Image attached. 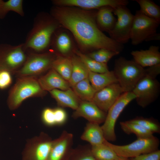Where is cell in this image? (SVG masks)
<instances>
[{"instance_id":"ac0fdd59","label":"cell","mask_w":160,"mask_h":160,"mask_svg":"<svg viewBox=\"0 0 160 160\" xmlns=\"http://www.w3.org/2000/svg\"><path fill=\"white\" fill-rule=\"evenodd\" d=\"M159 46L151 45L146 50L132 51L131 54L134 60L142 67H149L160 64Z\"/></svg>"},{"instance_id":"1f68e13d","label":"cell","mask_w":160,"mask_h":160,"mask_svg":"<svg viewBox=\"0 0 160 160\" xmlns=\"http://www.w3.org/2000/svg\"><path fill=\"white\" fill-rule=\"evenodd\" d=\"M128 121L139 125L153 134L160 132V124L154 118L137 117Z\"/></svg>"},{"instance_id":"cb8c5ba5","label":"cell","mask_w":160,"mask_h":160,"mask_svg":"<svg viewBox=\"0 0 160 160\" xmlns=\"http://www.w3.org/2000/svg\"><path fill=\"white\" fill-rule=\"evenodd\" d=\"M72 67L70 56H65L56 54L52 63L51 68L68 81L71 76Z\"/></svg>"},{"instance_id":"ba28073f","label":"cell","mask_w":160,"mask_h":160,"mask_svg":"<svg viewBox=\"0 0 160 160\" xmlns=\"http://www.w3.org/2000/svg\"><path fill=\"white\" fill-rule=\"evenodd\" d=\"M27 57L23 44L17 45L0 44V71L15 73L23 65Z\"/></svg>"},{"instance_id":"74e56055","label":"cell","mask_w":160,"mask_h":160,"mask_svg":"<svg viewBox=\"0 0 160 160\" xmlns=\"http://www.w3.org/2000/svg\"><path fill=\"white\" fill-rule=\"evenodd\" d=\"M132 160H160V151L158 149L143 154L132 158Z\"/></svg>"},{"instance_id":"484cf974","label":"cell","mask_w":160,"mask_h":160,"mask_svg":"<svg viewBox=\"0 0 160 160\" xmlns=\"http://www.w3.org/2000/svg\"><path fill=\"white\" fill-rule=\"evenodd\" d=\"M54 47L63 56H67L72 51L73 52V44L70 35L66 32H62L57 34L54 41Z\"/></svg>"},{"instance_id":"9a60e30c","label":"cell","mask_w":160,"mask_h":160,"mask_svg":"<svg viewBox=\"0 0 160 160\" xmlns=\"http://www.w3.org/2000/svg\"><path fill=\"white\" fill-rule=\"evenodd\" d=\"M107 113L99 108L92 102L81 100L72 116L75 119L82 117L89 122L100 124L104 122Z\"/></svg>"},{"instance_id":"8d00e7d4","label":"cell","mask_w":160,"mask_h":160,"mask_svg":"<svg viewBox=\"0 0 160 160\" xmlns=\"http://www.w3.org/2000/svg\"><path fill=\"white\" fill-rule=\"evenodd\" d=\"M12 82L11 73L6 71H0V89L7 88Z\"/></svg>"},{"instance_id":"9c48e42d","label":"cell","mask_w":160,"mask_h":160,"mask_svg":"<svg viewBox=\"0 0 160 160\" xmlns=\"http://www.w3.org/2000/svg\"><path fill=\"white\" fill-rule=\"evenodd\" d=\"M56 56L52 52L31 53L27 56L25 63L15 74L18 77H35L51 69Z\"/></svg>"},{"instance_id":"d590c367","label":"cell","mask_w":160,"mask_h":160,"mask_svg":"<svg viewBox=\"0 0 160 160\" xmlns=\"http://www.w3.org/2000/svg\"><path fill=\"white\" fill-rule=\"evenodd\" d=\"M56 125H61L66 121L67 115L65 111L60 107L54 109Z\"/></svg>"},{"instance_id":"3957f363","label":"cell","mask_w":160,"mask_h":160,"mask_svg":"<svg viewBox=\"0 0 160 160\" xmlns=\"http://www.w3.org/2000/svg\"><path fill=\"white\" fill-rule=\"evenodd\" d=\"M46 92L41 88L36 77H18L16 82L9 91L7 99L9 108H17L25 99L31 97L44 96Z\"/></svg>"},{"instance_id":"f546056e","label":"cell","mask_w":160,"mask_h":160,"mask_svg":"<svg viewBox=\"0 0 160 160\" xmlns=\"http://www.w3.org/2000/svg\"><path fill=\"white\" fill-rule=\"evenodd\" d=\"M120 124L121 129L124 132L128 135L134 134L137 138L149 137L153 136V134L140 126L128 120L121 121Z\"/></svg>"},{"instance_id":"d4e9b609","label":"cell","mask_w":160,"mask_h":160,"mask_svg":"<svg viewBox=\"0 0 160 160\" xmlns=\"http://www.w3.org/2000/svg\"><path fill=\"white\" fill-rule=\"evenodd\" d=\"M72 88L81 101H92L97 92L91 85L88 77L77 83Z\"/></svg>"},{"instance_id":"6da1fadb","label":"cell","mask_w":160,"mask_h":160,"mask_svg":"<svg viewBox=\"0 0 160 160\" xmlns=\"http://www.w3.org/2000/svg\"><path fill=\"white\" fill-rule=\"evenodd\" d=\"M96 12L56 6L52 9L51 15L60 25L71 32L81 49L92 51L104 48L120 53L123 44L107 36L100 29L96 21Z\"/></svg>"},{"instance_id":"2e32d148","label":"cell","mask_w":160,"mask_h":160,"mask_svg":"<svg viewBox=\"0 0 160 160\" xmlns=\"http://www.w3.org/2000/svg\"><path fill=\"white\" fill-rule=\"evenodd\" d=\"M73 140V135L64 131L58 138L53 140L48 160H62L71 150Z\"/></svg>"},{"instance_id":"ab89813d","label":"cell","mask_w":160,"mask_h":160,"mask_svg":"<svg viewBox=\"0 0 160 160\" xmlns=\"http://www.w3.org/2000/svg\"><path fill=\"white\" fill-rule=\"evenodd\" d=\"M115 160H128L127 158H126L124 157H122L120 156L118 157Z\"/></svg>"},{"instance_id":"83f0119b","label":"cell","mask_w":160,"mask_h":160,"mask_svg":"<svg viewBox=\"0 0 160 160\" xmlns=\"http://www.w3.org/2000/svg\"><path fill=\"white\" fill-rule=\"evenodd\" d=\"M92 156L97 160H115L118 157L115 152L104 142L95 145H90Z\"/></svg>"},{"instance_id":"60d3db41","label":"cell","mask_w":160,"mask_h":160,"mask_svg":"<svg viewBox=\"0 0 160 160\" xmlns=\"http://www.w3.org/2000/svg\"><path fill=\"white\" fill-rule=\"evenodd\" d=\"M3 1H3V0H0V7L1 6V5L2 4V3L3 2Z\"/></svg>"},{"instance_id":"d6a6232c","label":"cell","mask_w":160,"mask_h":160,"mask_svg":"<svg viewBox=\"0 0 160 160\" xmlns=\"http://www.w3.org/2000/svg\"><path fill=\"white\" fill-rule=\"evenodd\" d=\"M119 53L115 51L101 48L92 51L87 55L97 61L107 64L113 57Z\"/></svg>"},{"instance_id":"44dd1931","label":"cell","mask_w":160,"mask_h":160,"mask_svg":"<svg viewBox=\"0 0 160 160\" xmlns=\"http://www.w3.org/2000/svg\"><path fill=\"white\" fill-rule=\"evenodd\" d=\"M81 138L92 146L103 144L106 140L101 126L98 124L90 122L87 124Z\"/></svg>"},{"instance_id":"7c38bea8","label":"cell","mask_w":160,"mask_h":160,"mask_svg":"<svg viewBox=\"0 0 160 160\" xmlns=\"http://www.w3.org/2000/svg\"><path fill=\"white\" fill-rule=\"evenodd\" d=\"M53 140L46 133L28 140L24 151L23 160H48Z\"/></svg>"},{"instance_id":"e575fe53","label":"cell","mask_w":160,"mask_h":160,"mask_svg":"<svg viewBox=\"0 0 160 160\" xmlns=\"http://www.w3.org/2000/svg\"><path fill=\"white\" fill-rule=\"evenodd\" d=\"M81 155L74 160H97L92 155L90 146H78Z\"/></svg>"},{"instance_id":"277c9868","label":"cell","mask_w":160,"mask_h":160,"mask_svg":"<svg viewBox=\"0 0 160 160\" xmlns=\"http://www.w3.org/2000/svg\"><path fill=\"white\" fill-rule=\"evenodd\" d=\"M113 71L123 92H132L145 74V68L134 60L122 57L115 60Z\"/></svg>"},{"instance_id":"f1b7e54d","label":"cell","mask_w":160,"mask_h":160,"mask_svg":"<svg viewBox=\"0 0 160 160\" xmlns=\"http://www.w3.org/2000/svg\"><path fill=\"white\" fill-rule=\"evenodd\" d=\"M139 4L140 12L148 17L160 23V7L150 0H135Z\"/></svg>"},{"instance_id":"ffe728a7","label":"cell","mask_w":160,"mask_h":160,"mask_svg":"<svg viewBox=\"0 0 160 160\" xmlns=\"http://www.w3.org/2000/svg\"><path fill=\"white\" fill-rule=\"evenodd\" d=\"M113 8L109 6L101 7L97 11L96 21L97 25L102 31L108 33L113 30L117 19L113 15Z\"/></svg>"},{"instance_id":"d6986e66","label":"cell","mask_w":160,"mask_h":160,"mask_svg":"<svg viewBox=\"0 0 160 160\" xmlns=\"http://www.w3.org/2000/svg\"><path fill=\"white\" fill-rule=\"evenodd\" d=\"M59 105L76 110L81 100L71 88L65 90L54 89L49 92Z\"/></svg>"},{"instance_id":"e0dca14e","label":"cell","mask_w":160,"mask_h":160,"mask_svg":"<svg viewBox=\"0 0 160 160\" xmlns=\"http://www.w3.org/2000/svg\"><path fill=\"white\" fill-rule=\"evenodd\" d=\"M38 81L41 88L46 92L54 89L65 90L70 88L68 81L52 68L38 79Z\"/></svg>"},{"instance_id":"8992f818","label":"cell","mask_w":160,"mask_h":160,"mask_svg":"<svg viewBox=\"0 0 160 160\" xmlns=\"http://www.w3.org/2000/svg\"><path fill=\"white\" fill-rule=\"evenodd\" d=\"M104 143L113 149L118 156L126 158H134L158 150L160 143L159 140L154 136L137 138L135 141L124 145H114L106 140Z\"/></svg>"},{"instance_id":"30bf717a","label":"cell","mask_w":160,"mask_h":160,"mask_svg":"<svg viewBox=\"0 0 160 160\" xmlns=\"http://www.w3.org/2000/svg\"><path fill=\"white\" fill-rule=\"evenodd\" d=\"M113 13L117 16V19L113 28L109 33L110 37L123 44L130 39L134 15L124 5L113 9Z\"/></svg>"},{"instance_id":"603a6c76","label":"cell","mask_w":160,"mask_h":160,"mask_svg":"<svg viewBox=\"0 0 160 160\" xmlns=\"http://www.w3.org/2000/svg\"><path fill=\"white\" fill-rule=\"evenodd\" d=\"M72 63L71 76L68 81L70 87L88 77L89 70L79 57L73 52L70 56Z\"/></svg>"},{"instance_id":"836d02e7","label":"cell","mask_w":160,"mask_h":160,"mask_svg":"<svg viewBox=\"0 0 160 160\" xmlns=\"http://www.w3.org/2000/svg\"><path fill=\"white\" fill-rule=\"evenodd\" d=\"M41 120L47 126H52L56 125L54 109L49 108H45L42 113Z\"/></svg>"},{"instance_id":"7a4b0ae2","label":"cell","mask_w":160,"mask_h":160,"mask_svg":"<svg viewBox=\"0 0 160 160\" xmlns=\"http://www.w3.org/2000/svg\"><path fill=\"white\" fill-rule=\"evenodd\" d=\"M60 25L51 15L39 14L34 20L33 27L28 34L23 48L40 52L47 49L52 37Z\"/></svg>"},{"instance_id":"4316f807","label":"cell","mask_w":160,"mask_h":160,"mask_svg":"<svg viewBox=\"0 0 160 160\" xmlns=\"http://www.w3.org/2000/svg\"><path fill=\"white\" fill-rule=\"evenodd\" d=\"M73 52L79 57L89 71L99 73L109 71L107 64L97 61L78 50L74 49Z\"/></svg>"},{"instance_id":"7402d4cb","label":"cell","mask_w":160,"mask_h":160,"mask_svg":"<svg viewBox=\"0 0 160 160\" xmlns=\"http://www.w3.org/2000/svg\"><path fill=\"white\" fill-rule=\"evenodd\" d=\"M88 77L92 86L97 92L112 84L118 83L113 71L99 73L89 70Z\"/></svg>"},{"instance_id":"5b68a950","label":"cell","mask_w":160,"mask_h":160,"mask_svg":"<svg viewBox=\"0 0 160 160\" xmlns=\"http://www.w3.org/2000/svg\"><path fill=\"white\" fill-rule=\"evenodd\" d=\"M160 23L145 15L140 10L134 15L131 31L132 44L137 45L144 41L159 40L160 34L157 30Z\"/></svg>"},{"instance_id":"5bb4252c","label":"cell","mask_w":160,"mask_h":160,"mask_svg":"<svg viewBox=\"0 0 160 160\" xmlns=\"http://www.w3.org/2000/svg\"><path fill=\"white\" fill-rule=\"evenodd\" d=\"M123 93L118 83H113L96 92L92 102L101 110L107 113Z\"/></svg>"},{"instance_id":"52a82bcc","label":"cell","mask_w":160,"mask_h":160,"mask_svg":"<svg viewBox=\"0 0 160 160\" xmlns=\"http://www.w3.org/2000/svg\"><path fill=\"white\" fill-rule=\"evenodd\" d=\"M136 98L132 92H124L108 110L105 120L101 126L104 137L108 141L116 140L115 127L117 120L125 107Z\"/></svg>"},{"instance_id":"4dcf8cb0","label":"cell","mask_w":160,"mask_h":160,"mask_svg":"<svg viewBox=\"0 0 160 160\" xmlns=\"http://www.w3.org/2000/svg\"><path fill=\"white\" fill-rule=\"evenodd\" d=\"M22 0H9L3 1L0 7V18L4 17L9 11L14 12L23 16L24 15Z\"/></svg>"},{"instance_id":"8fae6325","label":"cell","mask_w":160,"mask_h":160,"mask_svg":"<svg viewBox=\"0 0 160 160\" xmlns=\"http://www.w3.org/2000/svg\"><path fill=\"white\" fill-rule=\"evenodd\" d=\"M137 104L144 108L155 101L160 92V84L156 78L145 74L132 91Z\"/></svg>"},{"instance_id":"f35d334b","label":"cell","mask_w":160,"mask_h":160,"mask_svg":"<svg viewBox=\"0 0 160 160\" xmlns=\"http://www.w3.org/2000/svg\"><path fill=\"white\" fill-rule=\"evenodd\" d=\"M145 69V74L156 78L160 73V64L148 67Z\"/></svg>"},{"instance_id":"4fadbf2b","label":"cell","mask_w":160,"mask_h":160,"mask_svg":"<svg viewBox=\"0 0 160 160\" xmlns=\"http://www.w3.org/2000/svg\"><path fill=\"white\" fill-rule=\"evenodd\" d=\"M56 6L78 7L86 10L99 9L109 6L113 9L120 6H126V0H55L52 1Z\"/></svg>"}]
</instances>
